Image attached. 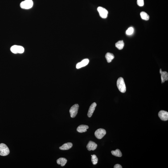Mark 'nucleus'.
<instances>
[{
    "label": "nucleus",
    "instance_id": "nucleus-16",
    "mask_svg": "<svg viewBox=\"0 0 168 168\" xmlns=\"http://www.w3.org/2000/svg\"><path fill=\"white\" fill-rule=\"evenodd\" d=\"M67 162V160L66 158H61L57 160V163L59 165H60L62 166H64Z\"/></svg>",
    "mask_w": 168,
    "mask_h": 168
},
{
    "label": "nucleus",
    "instance_id": "nucleus-20",
    "mask_svg": "<svg viewBox=\"0 0 168 168\" xmlns=\"http://www.w3.org/2000/svg\"><path fill=\"white\" fill-rule=\"evenodd\" d=\"M91 161L93 165H96L97 164L98 159L95 155L94 154L92 156Z\"/></svg>",
    "mask_w": 168,
    "mask_h": 168
},
{
    "label": "nucleus",
    "instance_id": "nucleus-15",
    "mask_svg": "<svg viewBox=\"0 0 168 168\" xmlns=\"http://www.w3.org/2000/svg\"><path fill=\"white\" fill-rule=\"evenodd\" d=\"M114 57L113 54L110 53H107L105 55V58L108 63L111 62Z\"/></svg>",
    "mask_w": 168,
    "mask_h": 168
},
{
    "label": "nucleus",
    "instance_id": "nucleus-6",
    "mask_svg": "<svg viewBox=\"0 0 168 168\" xmlns=\"http://www.w3.org/2000/svg\"><path fill=\"white\" fill-rule=\"evenodd\" d=\"M106 133L105 129H97L95 132V137L98 139H101L105 136Z\"/></svg>",
    "mask_w": 168,
    "mask_h": 168
},
{
    "label": "nucleus",
    "instance_id": "nucleus-18",
    "mask_svg": "<svg viewBox=\"0 0 168 168\" xmlns=\"http://www.w3.org/2000/svg\"><path fill=\"white\" fill-rule=\"evenodd\" d=\"M111 153L113 155L116 157H121L122 156L121 151L119 149H116L115 151H112Z\"/></svg>",
    "mask_w": 168,
    "mask_h": 168
},
{
    "label": "nucleus",
    "instance_id": "nucleus-11",
    "mask_svg": "<svg viewBox=\"0 0 168 168\" xmlns=\"http://www.w3.org/2000/svg\"><path fill=\"white\" fill-rule=\"evenodd\" d=\"M97 146V144L94 142L90 141L87 145V148L88 150H94L96 149Z\"/></svg>",
    "mask_w": 168,
    "mask_h": 168
},
{
    "label": "nucleus",
    "instance_id": "nucleus-23",
    "mask_svg": "<svg viewBox=\"0 0 168 168\" xmlns=\"http://www.w3.org/2000/svg\"><path fill=\"white\" fill-rule=\"evenodd\" d=\"M114 168H122V167L121 165L119 164H116L114 166Z\"/></svg>",
    "mask_w": 168,
    "mask_h": 168
},
{
    "label": "nucleus",
    "instance_id": "nucleus-13",
    "mask_svg": "<svg viewBox=\"0 0 168 168\" xmlns=\"http://www.w3.org/2000/svg\"><path fill=\"white\" fill-rule=\"evenodd\" d=\"M73 146V144L69 142L63 144L61 146L59 147V149L61 150H67L71 149Z\"/></svg>",
    "mask_w": 168,
    "mask_h": 168
},
{
    "label": "nucleus",
    "instance_id": "nucleus-3",
    "mask_svg": "<svg viewBox=\"0 0 168 168\" xmlns=\"http://www.w3.org/2000/svg\"><path fill=\"white\" fill-rule=\"evenodd\" d=\"M10 153V150L6 145L3 143L0 144V155L6 156Z\"/></svg>",
    "mask_w": 168,
    "mask_h": 168
},
{
    "label": "nucleus",
    "instance_id": "nucleus-9",
    "mask_svg": "<svg viewBox=\"0 0 168 168\" xmlns=\"http://www.w3.org/2000/svg\"><path fill=\"white\" fill-rule=\"evenodd\" d=\"M89 62V60L88 59H83L80 62L78 63L76 65V68L79 69L82 67L85 66L88 64Z\"/></svg>",
    "mask_w": 168,
    "mask_h": 168
},
{
    "label": "nucleus",
    "instance_id": "nucleus-7",
    "mask_svg": "<svg viewBox=\"0 0 168 168\" xmlns=\"http://www.w3.org/2000/svg\"><path fill=\"white\" fill-rule=\"evenodd\" d=\"M97 10L101 18H106L108 17V12L105 9L101 7H99Z\"/></svg>",
    "mask_w": 168,
    "mask_h": 168
},
{
    "label": "nucleus",
    "instance_id": "nucleus-10",
    "mask_svg": "<svg viewBox=\"0 0 168 168\" xmlns=\"http://www.w3.org/2000/svg\"><path fill=\"white\" fill-rule=\"evenodd\" d=\"M160 73L161 75L162 83L165 82L166 81L168 80V74L166 71H162L161 69L160 70Z\"/></svg>",
    "mask_w": 168,
    "mask_h": 168
},
{
    "label": "nucleus",
    "instance_id": "nucleus-14",
    "mask_svg": "<svg viewBox=\"0 0 168 168\" xmlns=\"http://www.w3.org/2000/svg\"><path fill=\"white\" fill-rule=\"evenodd\" d=\"M89 127L86 125H81L78 127L77 129V131L79 133H83L87 131V129H88Z\"/></svg>",
    "mask_w": 168,
    "mask_h": 168
},
{
    "label": "nucleus",
    "instance_id": "nucleus-21",
    "mask_svg": "<svg viewBox=\"0 0 168 168\" xmlns=\"http://www.w3.org/2000/svg\"><path fill=\"white\" fill-rule=\"evenodd\" d=\"M133 28L132 27H130L126 31V33L127 35H131L133 33Z\"/></svg>",
    "mask_w": 168,
    "mask_h": 168
},
{
    "label": "nucleus",
    "instance_id": "nucleus-12",
    "mask_svg": "<svg viewBox=\"0 0 168 168\" xmlns=\"http://www.w3.org/2000/svg\"><path fill=\"white\" fill-rule=\"evenodd\" d=\"M96 106V103H94L91 104L88 113V116L89 117H91L92 116L94 112L95 111V108Z\"/></svg>",
    "mask_w": 168,
    "mask_h": 168
},
{
    "label": "nucleus",
    "instance_id": "nucleus-2",
    "mask_svg": "<svg viewBox=\"0 0 168 168\" xmlns=\"http://www.w3.org/2000/svg\"><path fill=\"white\" fill-rule=\"evenodd\" d=\"M33 3L32 0H25L20 4L21 8L24 9H29L32 7Z\"/></svg>",
    "mask_w": 168,
    "mask_h": 168
},
{
    "label": "nucleus",
    "instance_id": "nucleus-17",
    "mask_svg": "<svg viewBox=\"0 0 168 168\" xmlns=\"http://www.w3.org/2000/svg\"><path fill=\"white\" fill-rule=\"evenodd\" d=\"M115 46L119 50L122 49L124 46L123 41L122 40L119 41L118 42L116 43Z\"/></svg>",
    "mask_w": 168,
    "mask_h": 168
},
{
    "label": "nucleus",
    "instance_id": "nucleus-22",
    "mask_svg": "<svg viewBox=\"0 0 168 168\" xmlns=\"http://www.w3.org/2000/svg\"><path fill=\"white\" fill-rule=\"evenodd\" d=\"M137 5L140 6H143L144 5V0H137Z\"/></svg>",
    "mask_w": 168,
    "mask_h": 168
},
{
    "label": "nucleus",
    "instance_id": "nucleus-19",
    "mask_svg": "<svg viewBox=\"0 0 168 168\" xmlns=\"http://www.w3.org/2000/svg\"><path fill=\"white\" fill-rule=\"evenodd\" d=\"M141 18L145 20H148L149 19V16L148 14L144 12H142L141 13Z\"/></svg>",
    "mask_w": 168,
    "mask_h": 168
},
{
    "label": "nucleus",
    "instance_id": "nucleus-8",
    "mask_svg": "<svg viewBox=\"0 0 168 168\" xmlns=\"http://www.w3.org/2000/svg\"><path fill=\"white\" fill-rule=\"evenodd\" d=\"M159 117L162 121H166L168 120V112L166 111L161 110L159 112Z\"/></svg>",
    "mask_w": 168,
    "mask_h": 168
},
{
    "label": "nucleus",
    "instance_id": "nucleus-4",
    "mask_svg": "<svg viewBox=\"0 0 168 168\" xmlns=\"http://www.w3.org/2000/svg\"><path fill=\"white\" fill-rule=\"evenodd\" d=\"M10 50L14 54L22 53L24 51V49L22 46L14 45L11 47Z\"/></svg>",
    "mask_w": 168,
    "mask_h": 168
},
{
    "label": "nucleus",
    "instance_id": "nucleus-1",
    "mask_svg": "<svg viewBox=\"0 0 168 168\" xmlns=\"http://www.w3.org/2000/svg\"><path fill=\"white\" fill-rule=\"evenodd\" d=\"M117 86L119 90L122 93H125L126 91V87L124 79L120 77L117 81Z\"/></svg>",
    "mask_w": 168,
    "mask_h": 168
},
{
    "label": "nucleus",
    "instance_id": "nucleus-5",
    "mask_svg": "<svg viewBox=\"0 0 168 168\" xmlns=\"http://www.w3.org/2000/svg\"><path fill=\"white\" fill-rule=\"evenodd\" d=\"M79 105L78 104H75L71 107L70 110L71 117L74 118L77 115L79 108Z\"/></svg>",
    "mask_w": 168,
    "mask_h": 168
}]
</instances>
